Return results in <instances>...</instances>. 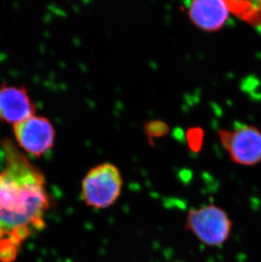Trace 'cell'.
<instances>
[{
  "label": "cell",
  "mask_w": 261,
  "mask_h": 262,
  "mask_svg": "<svg viewBox=\"0 0 261 262\" xmlns=\"http://www.w3.org/2000/svg\"><path fill=\"white\" fill-rule=\"evenodd\" d=\"M0 171V261L13 262L31 236L46 227L50 198L45 177L10 140L2 142Z\"/></svg>",
  "instance_id": "6da1fadb"
},
{
  "label": "cell",
  "mask_w": 261,
  "mask_h": 262,
  "mask_svg": "<svg viewBox=\"0 0 261 262\" xmlns=\"http://www.w3.org/2000/svg\"><path fill=\"white\" fill-rule=\"evenodd\" d=\"M123 178L117 166L102 163L90 169L81 183V196L86 206L94 209L111 207L121 196Z\"/></svg>",
  "instance_id": "7a4b0ae2"
},
{
  "label": "cell",
  "mask_w": 261,
  "mask_h": 262,
  "mask_svg": "<svg viewBox=\"0 0 261 262\" xmlns=\"http://www.w3.org/2000/svg\"><path fill=\"white\" fill-rule=\"evenodd\" d=\"M185 228L204 245L221 247L232 233V222L222 208L211 204L190 210Z\"/></svg>",
  "instance_id": "3957f363"
},
{
  "label": "cell",
  "mask_w": 261,
  "mask_h": 262,
  "mask_svg": "<svg viewBox=\"0 0 261 262\" xmlns=\"http://www.w3.org/2000/svg\"><path fill=\"white\" fill-rule=\"evenodd\" d=\"M219 139L234 163L251 166L261 161V132L256 126L242 125L234 130L218 132Z\"/></svg>",
  "instance_id": "277c9868"
},
{
  "label": "cell",
  "mask_w": 261,
  "mask_h": 262,
  "mask_svg": "<svg viewBox=\"0 0 261 262\" xmlns=\"http://www.w3.org/2000/svg\"><path fill=\"white\" fill-rule=\"evenodd\" d=\"M15 140L27 153L41 157L52 148L55 131L49 119L32 116L13 125Z\"/></svg>",
  "instance_id": "5b68a950"
},
{
  "label": "cell",
  "mask_w": 261,
  "mask_h": 262,
  "mask_svg": "<svg viewBox=\"0 0 261 262\" xmlns=\"http://www.w3.org/2000/svg\"><path fill=\"white\" fill-rule=\"evenodd\" d=\"M36 105L27 89L16 86L0 89V121L13 125L34 116Z\"/></svg>",
  "instance_id": "8992f818"
},
{
  "label": "cell",
  "mask_w": 261,
  "mask_h": 262,
  "mask_svg": "<svg viewBox=\"0 0 261 262\" xmlns=\"http://www.w3.org/2000/svg\"><path fill=\"white\" fill-rule=\"evenodd\" d=\"M187 14L197 28L205 32L222 29L229 18L227 2L222 0H196L188 6Z\"/></svg>",
  "instance_id": "52a82bcc"
},
{
  "label": "cell",
  "mask_w": 261,
  "mask_h": 262,
  "mask_svg": "<svg viewBox=\"0 0 261 262\" xmlns=\"http://www.w3.org/2000/svg\"><path fill=\"white\" fill-rule=\"evenodd\" d=\"M230 13L254 26H261V2L227 1Z\"/></svg>",
  "instance_id": "ba28073f"
},
{
  "label": "cell",
  "mask_w": 261,
  "mask_h": 262,
  "mask_svg": "<svg viewBox=\"0 0 261 262\" xmlns=\"http://www.w3.org/2000/svg\"><path fill=\"white\" fill-rule=\"evenodd\" d=\"M169 126L162 121H151L144 126V133L148 137V142L154 143L155 139L165 136L169 133Z\"/></svg>",
  "instance_id": "9c48e42d"
},
{
  "label": "cell",
  "mask_w": 261,
  "mask_h": 262,
  "mask_svg": "<svg viewBox=\"0 0 261 262\" xmlns=\"http://www.w3.org/2000/svg\"><path fill=\"white\" fill-rule=\"evenodd\" d=\"M200 130L192 129L188 135V142H189L191 148L199 149L200 145L202 144L203 134H200Z\"/></svg>",
  "instance_id": "30bf717a"
}]
</instances>
